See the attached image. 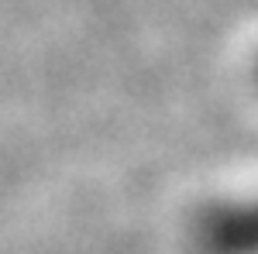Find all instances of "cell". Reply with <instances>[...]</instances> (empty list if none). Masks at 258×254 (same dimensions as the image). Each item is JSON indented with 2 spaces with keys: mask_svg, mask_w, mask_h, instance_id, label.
Returning a JSON list of instances; mask_svg holds the SVG:
<instances>
[{
  "mask_svg": "<svg viewBox=\"0 0 258 254\" xmlns=\"http://www.w3.org/2000/svg\"><path fill=\"white\" fill-rule=\"evenodd\" d=\"M197 240L203 254H258V199L207 210L200 216Z\"/></svg>",
  "mask_w": 258,
  "mask_h": 254,
  "instance_id": "cell-1",
  "label": "cell"
}]
</instances>
